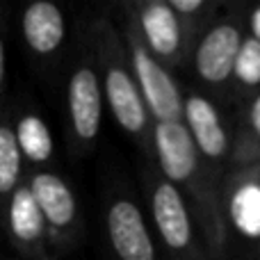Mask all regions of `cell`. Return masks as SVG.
Returning <instances> with one entry per match:
<instances>
[{
  "label": "cell",
  "instance_id": "obj_5",
  "mask_svg": "<svg viewBox=\"0 0 260 260\" xmlns=\"http://www.w3.org/2000/svg\"><path fill=\"white\" fill-rule=\"evenodd\" d=\"M244 35V14L240 7H231L226 14H217L203 27L189 50L187 62L192 67L197 89L215 99L219 105L231 101L233 67Z\"/></svg>",
  "mask_w": 260,
  "mask_h": 260
},
{
  "label": "cell",
  "instance_id": "obj_21",
  "mask_svg": "<svg viewBox=\"0 0 260 260\" xmlns=\"http://www.w3.org/2000/svg\"><path fill=\"white\" fill-rule=\"evenodd\" d=\"M0 260H5V256H3V233H0Z\"/></svg>",
  "mask_w": 260,
  "mask_h": 260
},
{
  "label": "cell",
  "instance_id": "obj_18",
  "mask_svg": "<svg viewBox=\"0 0 260 260\" xmlns=\"http://www.w3.org/2000/svg\"><path fill=\"white\" fill-rule=\"evenodd\" d=\"M169 7L174 9L189 46L197 41V37L203 32V27L217 16L221 5L206 3V0H169Z\"/></svg>",
  "mask_w": 260,
  "mask_h": 260
},
{
  "label": "cell",
  "instance_id": "obj_20",
  "mask_svg": "<svg viewBox=\"0 0 260 260\" xmlns=\"http://www.w3.org/2000/svg\"><path fill=\"white\" fill-rule=\"evenodd\" d=\"M244 27H247V35L260 39V7L251 9L249 14H244Z\"/></svg>",
  "mask_w": 260,
  "mask_h": 260
},
{
  "label": "cell",
  "instance_id": "obj_12",
  "mask_svg": "<svg viewBox=\"0 0 260 260\" xmlns=\"http://www.w3.org/2000/svg\"><path fill=\"white\" fill-rule=\"evenodd\" d=\"M18 32L30 62L39 71L59 69L69 48V18L67 12L53 0H35L21 9Z\"/></svg>",
  "mask_w": 260,
  "mask_h": 260
},
{
  "label": "cell",
  "instance_id": "obj_4",
  "mask_svg": "<svg viewBox=\"0 0 260 260\" xmlns=\"http://www.w3.org/2000/svg\"><path fill=\"white\" fill-rule=\"evenodd\" d=\"M105 101L101 78L87 32H82L69 59L64 85V128L73 157H85L94 151L103 130Z\"/></svg>",
  "mask_w": 260,
  "mask_h": 260
},
{
  "label": "cell",
  "instance_id": "obj_6",
  "mask_svg": "<svg viewBox=\"0 0 260 260\" xmlns=\"http://www.w3.org/2000/svg\"><path fill=\"white\" fill-rule=\"evenodd\" d=\"M226 260H260V165L229 169L221 180Z\"/></svg>",
  "mask_w": 260,
  "mask_h": 260
},
{
  "label": "cell",
  "instance_id": "obj_9",
  "mask_svg": "<svg viewBox=\"0 0 260 260\" xmlns=\"http://www.w3.org/2000/svg\"><path fill=\"white\" fill-rule=\"evenodd\" d=\"M121 35L126 44L128 64L135 76V82L139 87L142 101L151 114L153 123L180 121L183 114V89H180L176 76L167 67H162L155 57L142 44L133 21L123 14L121 18Z\"/></svg>",
  "mask_w": 260,
  "mask_h": 260
},
{
  "label": "cell",
  "instance_id": "obj_3",
  "mask_svg": "<svg viewBox=\"0 0 260 260\" xmlns=\"http://www.w3.org/2000/svg\"><path fill=\"white\" fill-rule=\"evenodd\" d=\"M142 187L146 206L144 212L160 256L167 260H212L187 203L151 162L142 169Z\"/></svg>",
  "mask_w": 260,
  "mask_h": 260
},
{
  "label": "cell",
  "instance_id": "obj_22",
  "mask_svg": "<svg viewBox=\"0 0 260 260\" xmlns=\"http://www.w3.org/2000/svg\"><path fill=\"white\" fill-rule=\"evenodd\" d=\"M14 260H18V258H14Z\"/></svg>",
  "mask_w": 260,
  "mask_h": 260
},
{
  "label": "cell",
  "instance_id": "obj_10",
  "mask_svg": "<svg viewBox=\"0 0 260 260\" xmlns=\"http://www.w3.org/2000/svg\"><path fill=\"white\" fill-rule=\"evenodd\" d=\"M103 226L114 260H162L142 203L123 187L110 189Z\"/></svg>",
  "mask_w": 260,
  "mask_h": 260
},
{
  "label": "cell",
  "instance_id": "obj_16",
  "mask_svg": "<svg viewBox=\"0 0 260 260\" xmlns=\"http://www.w3.org/2000/svg\"><path fill=\"white\" fill-rule=\"evenodd\" d=\"M25 162L18 151L7 103L0 110V215H3V208L7 206L14 189L25 180Z\"/></svg>",
  "mask_w": 260,
  "mask_h": 260
},
{
  "label": "cell",
  "instance_id": "obj_19",
  "mask_svg": "<svg viewBox=\"0 0 260 260\" xmlns=\"http://www.w3.org/2000/svg\"><path fill=\"white\" fill-rule=\"evenodd\" d=\"M7 37H9V18L7 9L0 3V110L9 103L7 96Z\"/></svg>",
  "mask_w": 260,
  "mask_h": 260
},
{
  "label": "cell",
  "instance_id": "obj_1",
  "mask_svg": "<svg viewBox=\"0 0 260 260\" xmlns=\"http://www.w3.org/2000/svg\"><path fill=\"white\" fill-rule=\"evenodd\" d=\"M151 165L183 197L212 260H226L221 185L201 165L183 121L153 123Z\"/></svg>",
  "mask_w": 260,
  "mask_h": 260
},
{
  "label": "cell",
  "instance_id": "obj_15",
  "mask_svg": "<svg viewBox=\"0 0 260 260\" xmlns=\"http://www.w3.org/2000/svg\"><path fill=\"white\" fill-rule=\"evenodd\" d=\"M260 165V91L240 103L233 121L231 169Z\"/></svg>",
  "mask_w": 260,
  "mask_h": 260
},
{
  "label": "cell",
  "instance_id": "obj_7",
  "mask_svg": "<svg viewBox=\"0 0 260 260\" xmlns=\"http://www.w3.org/2000/svg\"><path fill=\"white\" fill-rule=\"evenodd\" d=\"M185 130L194 144L201 165L208 169L217 185L231 169V144H233V121L226 117L224 105L203 94L197 87L183 89V114Z\"/></svg>",
  "mask_w": 260,
  "mask_h": 260
},
{
  "label": "cell",
  "instance_id": "obj_13",
  "mask_svg": "<svg viewBox=\"0 0 260 260\" xmlns=\"http://www.w3.org/2000/svg\"><path fill=\"white\" fill-rule=\"evenodd\" d=\"M0 233L18 260H55L50 253L48 229L35 197L23 180L0 215Z\"/></svg>",
  "mask_w": 260,
  "mask_h": 260
},
{
  "label": "cell",
  "instance_id": "obj_17",
  "mask_svg": "<svg viewBox=\"0 0 260 260\" xmlns=\"http://www.w3.org/2000/svg\"><path fill=\"white\" fill-rule=\"evenodd\" d=\"M258 91H260V39L251 35H244L233 67L231 101L244 103Z\"/></svg>",
  "mask_w": 260,
  "mask_h": 260
},
{
  "label": "cell",
  "instance_id": "obj_14",
  "mask_svg": "<svg viewBox=\"0 0 260 260\" xmlns=\"http://www.w3.org/2000/svg\"><path fill=\"white\" fill-rule=\"evenodd\" d=\"M9 114L12 126L16 135V144L21 157L25 162V171L53 169L55 160V142L46 119L39 114V110L30 103L9 101Z\"/></svg>",
  "mask_w": 260,
  "mask_h": 260
},
{
  "label": "cell",
  "instance_id": "obj_8",
  "mask_svg": "<svg viewBox=\"0 0 260 260\" xmlns=\"http://www.w3.org/2000/svg\"><path fill=\"white\" fill-rule=\"evenodd\" d=\"M25 183L35 197L37 206H39L46 229H48L50 253H53V258L64 256L73 247H78L82 231H85L76 189L55 169L27 171Z\"/></svg>",
  "mask_w": 260,
  "mask_h": 260
},
{
  "label": "cell",
  "instance_id": "obj_11",
  "mask_svg": "<svg viewBox=\"0 0 260 260\" xmlns=\"http://www.w3.org/2000/svg\"><path fill=\"white\" fill-rule=\"evenodd\" d=\"M121 12L133 21L146 50L171 73L185 67L189 59V46L169 0H142L121 5Z\"/></svg>",
  "mask_w": 260,
  "mask_h": 260
},
{
  "label": "cell",
  "instance_id": "obj_2",
  "mask_svg": "<svg viewBox=\"0 0 260 260\" xmlns=\"http://www.w3.org/2000/svg\"><path fill=\"white\" fill-rule=\"evenodd\" d=\"M85 32L89 37L91 53L99 69L105 110H110L114 123L137 144L146 162H151L153 119L130 71L121 30L110 16H99L85 27Z\"/></svg>",
  "mask_w": 260,
  "mask_h": 260
}]
</instances>
